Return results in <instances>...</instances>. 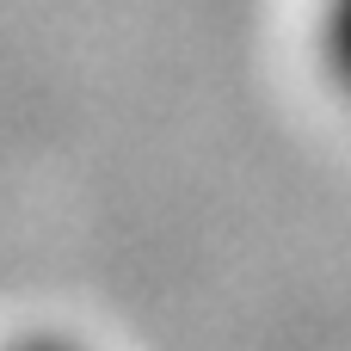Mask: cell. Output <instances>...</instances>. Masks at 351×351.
<instances>
[{"label":"cell","mask_w":351,"mask_h":351,"mask_svg":"<svg viewBox=\"0 0 351 351\" xmlns=\"http://www.w3.org/2000/svg\"><path fill=\"white\" fill-rule=\"evenodd\" d=\"M321 49H327L333 80L351 86V0H327L321 6Z\"/></svg>","instance_id":"obj_1"},{"label":"cell","mask_w":351,"mask_h":351,"mask_svg":"<svg viewBox=\"0 0 351 351\" xmlns=\"http://www.w3.org/2000/svg\"><path fill=\"white\" fill-rule=\"evenodd\" d=\"M6 351H80V346H68V339H49V333H31V339H19V346H6Z\"/></svg>","instance_id":"obj_2"}]
</instances>
